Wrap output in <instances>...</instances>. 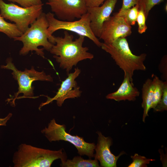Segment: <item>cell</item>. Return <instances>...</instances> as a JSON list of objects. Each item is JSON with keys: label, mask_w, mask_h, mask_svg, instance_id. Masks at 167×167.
<instances>
[{"label": "cell", "mask_w": 167, "mask_h": 167, "mask_svg": "<svg viewBox=\"0 0 167 167\" xmlns=\"http://www.w3.org/2000/svg\"><path fill=\"white\" fill-rule=\"evenodd\" d=\"M154 88L151 109H154L160 100L163 93L164 81L156 75L152 74Z\"/></svg>", "instance_id": "ac0fdd59"}, {"label": "cell", "mask_w": 167, "mask_h": 167, "mask_svg": "<svg viewBox=\"0 0 167 167\" xmlns=\"http://www.w3.org/2000/svg\"><path fill=\"white\" fill-rule=\"evenodd\" d=\"M30 25L20 36L14 39L23 44L19 54L25 55L29 51H34L37 55L44 58L43 50L49 51L55 44L54 36H50L48 32L49 24L46 14L42 12Z\"/></svg>", "instance_id": "7a4b0ae2"}, {"label": "cell", "mask_w": 167, "mask_h": 167, "mask_svg": "<svg viewBox=\"0 0 167 167\" xmlns=\"http://www.w3.org/2000/svg\"><path fill=\"white\" fill-rule=\"evenodd\" d=\"M41 132L50 142L60 140L69 142L76 148L80 155H86L90 158L94 157L96 146L94 143H87L82 137L72 135L67 133L65 126L58 124L54 118Z\"/></svg>", "instance_id": "52a82bcc"}, {"label": "cell", "mask_w": 167, "mask_h": 167, "mask_svg": "<svg viewBox=\"0 0 167 167\" xmlns=\"http://www.w3.org/2000/svg\"><path fill=\"white\" fill-rule=\"evenodd\" d=\"M58 159L61 164L67 160L62 149L53 151L22 143L14 153L12 161L15 167H49Z\"/></svg>", "instance_id": "277c9868"}, {"label": "cell", "mask_w": 167, "mask_h": 167, "mask_svg": "<svg viewBox=\"0 0 167 167\" xmlns=\"http://www.w3.org/2000/svg\"><path fill=\"white\" fill-rule=\"evenodd\" d=\"M118 0H106L101 6L87 7L89 15L90 27L97 37H100L104 22L110 16Z\"/></svg>", "instance_id": "7c38bea8"}, {"label": "cell", "mask_w": 167, "mask_h": 167, "mask_svg": "<svg viewBox=\"0 0 167 167\" xmlns=\"http://www.w3.org/2000/svg\"><path fill=\"white\" fill-rule=\"evenodd\" d=\"M153 109L155 112L167 110V80L164 81L163 93L161 98Z\"/></svg>", "instance_id": "7402d4cb"}, {"label": "cell", "mask_w": 167, "mask_h": 167, "mask_svg": "<svg viewBox=\"0 0 167 167\" xmlns=\"http://www.w3.org/2000/svg\"><path fill=\"white\" fill-rule=\"evenodd\" d=\"M101 47L109 54L116 64L133 81L135 71H145L144 62L147 54L143 53L136 55L132 53L126 38H120L110 43H102Z\"/></svg>", "instance_id": "3957f363"}, {"label": "cell", "mask_w": 167, "mask_h": 167, "mask_svg": "<svg viewBox=\"0 0 167 167\" xmlns=\"http://www.w3.org/2000/svg\"><path fill=\"white\" fill-rule=\"evenodd\" d=\"M106 0H85L87 7L98 6L102 5Z\"/></svg>", "instance_id": "4316f807"}, {"label": "cell", "mask_w": 167, "mask_h": 167, "mask_svg": "<svg viewBox=\"0 0 167 167\" xmlns=\"http://www.w3.org/2000/svg\"><path fill=\"white\" fill-rule=\"evenodd\" d=\"M159 69L162 74L163 79L167 80V55L164 56L161 59L159 65Z\"/></svg>", "instance_id": "484cf974"}, {"label": "cell", "mask_w": 167, "mask_h": 167, "mask_svg": "<svg viewBox=\"0 0 167 167\" xmlns=\"http://www.w3.org/2000/svg\"><path fill=\"white\" fill-rule=\"evenodd\" d=\"M64 33L63 37L54 36L55 45H53L49 52L54 55L53 57L59 64L60 67L65 70L68 74L79 62L87 59L91 60L94 55L88 52V47L83 46L84 36H79L73 40L72 35L66 31Z\"/></svg>", "instance_id": "6da1fadb"}, {"label": "cell", "mask_w": 167, "mask_h": 167, "mask_svg": "<svg viewBox=\"0 0 167 167\" xmlns=\"http://www.w3.org/2000/svg\"><path fill=\"white\" fill-rule=\"evenodd\" d=\"M54 16V14L50 12L46 14V17L49 24L48 31L50 36H53L52 34L56 31L62 29L72 32L79 36L87 37L97 46L101 47L102 42L94 34L90 28L89 15L88 12L76 21L61 20L55 18Z\"/></svg>", "instance_id": "ba28073f"}, {"label": "cell", "mask_w": 167, "mask_h": 167, "mask_svg": "<svg viewBox=\"0 0 167 167\" xmlns=\"http://www.w3.org/2000/svg\"><path fill=\"white\" fill-rule=\"evenodd\" d=\"M13 2H16L23 7H29L42 4L41 0H7Z\"/></svg>", "instance_id": "d4e9b609"}, {"label": "cell", "mask_w": 167, "mask_h": 167, "mask_svg": "<svg viewBox=\"0 0 167 167\" xmlns=\"http://www.w3.org/2000/svg\"><path fill=\"white\" fill-rule=\"evenodd\" d=\"M81 72L80 70L77 67L75 68L74 72L69 73L67 77L62 82L60 88L54 97L50 98L45 96L47 97V100L46 102L40 104L39 109L54 100L56 101L57 105L61 107L66 99L80 96L82 91L78 86L75 79L79 76Z\"/></svg>", "instance_id": "30bf717a"}, {"label": "cell", "mask_w": 167, "mask_h": 167, "mask_svg": "<svg viewBox=\"0 0 167 167\" xmlns=\"http://www.w3.org/2000/svg\"><path fill=\"white\" fill-rule=\"evenodd\" d=\"M146 19L143 10L142 9H139L136 22L138 25V32L142 34L145 32L147 29L146 24Z\"/></svg>", "instance_id": "603a6c76"}, {"label": "cell", "mask_w": 167, "mask_h": 167, "mask_svg": "<svg viewBox=\"0 0 167 167\" xmlns=\"http://www.w3.org/2000/svg\"><path fill=\"white\" fill-rule=\"evenodd\" d=\"M164 0H139L138 4L139 9L143 10L146 19H147L149 12L155 6L160 4Z\"/></svg>", "instance_id": "ffe728a7"}, {"label": "cell", "mask_w": 167, "mask_h": 167, "mask_svg": "<svg viewBox=\"0 0 167 167\" xmlns=\"http://www.w3.org/2000/svg\"><path fill=\"white\" fill-rule=\"evenodd\" d=\"M164 9H165V11L167 12V4L165 6Z\"/></svg>", "instance_id": "f1b7e54d"}, {"label": "cell", "mask_w": 167, "mask_h": 167, "mask_svg": "<svg viewBox=\"0 0 167 167\" xmlns=\"http://www.w3.org/2000/svg\"><path fill=\"white\" fill-rule=\"evenodd\" d=\"M46 4L61 20L74 21L87 12L85 0H48Z\"/></svg>", "instance_id": "9c48e42d"}, {"label": "cell", "mask_w": 167, "mask_h": 167, "mask_svg": "<svg viewBox=\"0 0 167 167\" xmlns=\"http://www.w3.org/2000/svg\"><path fill=\"white\" fill-rule=\"evenodd\" d=\"M139 94V91L134 87L133 81L126 75H124L122 82L118 90L107 95L106 98L118 101L126 100L134 101Z\"/></svg>", "instance_id": "5bb4252c"}, {"label": "cell", "mask_w": 167, "mask_h": 167, "mask_svg": "<svg viewBox=\"0 0 167 167\" xmlns=\"http://www.w3.org/2000/svg\"><path fill=\"white\" fill-rule=\"evenodd\" d=\"M132 162L128 167H147V164L151 161H155L153 159L147 158L144 156H141L137 153H135L134 156H131Z\"/></svg>", "instance_id": "44dd1931"}, {"label": "cell", "mask_w": 167, "mask_h": 167, "mask_svg": "<svg viewBox=\"0 0 167 167\" xmlns=\"http://www.w3.org/2000/svg\"><path fill=\"white\" fill-rule=\"evenodd\" d=\"M97 143L95 146V159L99 161L101 166L103 167H116L118 160L120 156L124 154L122 152L119 155L115 156L113 154L110 149L112 142L109 137H105L101 133L98 131Z\"/></svg>", "instance_id": "4fadbf2b"}, {"label": "cell", "mask_w": 167, "mask_h": 167, "mask_svg": "<svg viewBox=\"0 0 167 167\" xmlns=\"http://www.w3.org/2000/svg\"><path fill=\"white\" fill-rule=\"evenodd\" d=\"M131 33V26L122 17L115 14L104 23L99 38L104 43H110L120 38H126Z\"/></svg>", "instance_id": "8fae6325"}, {"label": "cell", "mask_w": 167, "mask_h": 167, "mask_svg": "<svg viewBox=\"0 0 167 167\" xmlns=\"http://www.w3.org/2000/svg\"><path fill=\"white\" fill-rule=\"evenodd\" d=\"M0 15V32L3 33L9 38L13 39L22 34L15 24L7 22Z\"/></svg>", "instance_id": "e0dca14e"}, {"label": "cell", "mask_w": 167, "mask_h": 167, "mask_svg": "<svg viewBox=\"0 0 167 167\" xmlns=\"http://www.w3.org/2000/svg\"><path fill=\"white\" fill-rule=\"evenodd\" d=\"M154 88L152 79L148 78L143 84L142 89L141 106L143 110L142 119L143 122H145L146 117L148 116V113L151 109Z\"/></svg>", "instance_id": "9a60e30c"}, {"label": "cell", "mask_w": 167, "mask_h": 167, "mask_svg": "<svg viewBox=\"0 0 167 167\" xmlns=\"http://www.w3.org/2000/svg\"><path fill=\"white\" fill-rule=\"evenodd\" d=\"M43 4L29 7H20L13 3H7L0 0V15L13 22L23 33L41 15Z\"/></svg>", "instance_id": "8992f818"}, {"label": "cell", "mask_w": 167, "mask_h": 167, "mask_svg": "<svg viewBox=\"0 0 167 167\" xmlns=\"http://www.w3.org/2000/svg\"><path fill=\"white\" fill-rule=\"evenodd\" d=\"M12 114L9 113L4 118H0V126H6V123L7 121L10 119L12 116Z\"/></svg>", "instance_id": "83f0119b"}, {"label": "cell", "mask_w": 167, "mask_h": 167, "mask_svg": "<svg viewBox=\"0 0 167 167\" xmlns=\"http://www.w3.org/2000/svg\"><path fill=\"white\" fill-rule=\"evenodd\" d=\"M6 62V65L1 66V68L12 70L13 77L17 81L19 85L18 91L15 93L14 97L6 100L13 106L15 105V101L17 99L36 98L34 96V87L32 85L33 82L37 80L53 81V79L50 75H46L44 71H36L33 66H32L30 70L25 68L24 71H22L16 67L11 59H7Z\"/></svg>", "instance_id": "5b68a950"}, {"label": "cell", "mask_w": 167, "mask_h": 167, "mask_svg": "<svg viewBox=\"0 0 167 167\" xmlns=\"http://www.w3.org/2000/svg\"><path fill=\"white\" fill-rule=\"evenodd\" d=\"M61 166L64 167H100L98 160L94 159H84L80 156H75L72 159H67Z\"/></svg>", "instance_id": "2e32d148"}, {"label": "cell", "mask_w": 167, "mask_h": 167, "mask_svg": "<svg viewBox=\"0 0 167 167\" xmlns=\"http://www.w3.org/2000/svg\"><path fill=\"white\" fill-rule=\"evenodd\" d=\"M139 0H122V6L119 12L116 13L118 16H122L127 10L138 4Z\"/></svg>", "instance_id": "cb8c5ba5"}, {"label": "cell", "mask_w": 167, "mask_h": 167, "mask_svg": "<svg viewBox=\"0 0 167 167\" xmlns=\"http://www.w3.org/2000/svg\"><path fill=\"white\" fill-rule=\"evenodd\" d=\"M139 11V6L137 4L126 10L121 16L124 19L126 23L130 26L135 25Z\"/></svg>", "instance_id": "d6986e66"}]
</instances>
